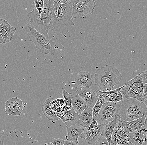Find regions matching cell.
Here are the masks:
<instances>
[{
	"instance_id": "obj_31",
	"label": "cell",
	"mask_w": 147,
	"mask_h": 145,
	"mask_svg": "<svg viewBox=\"0 0 147 145\" xmlns=\"http://www.w3.org/2000/svg\"><path fill=\"white\" fill-rule=\"evenodd\" d=\"M64 141L60 138H55L51 140V143L54 145H64Z\"/></svg>"
},
{
	"instance_id": "obj_11",
	"label": "cell",
	"mask_w": 147,
	"mask_h": 145,
	"mask_svg": "<svg viewBox=\"0 0 147 145\" xmlns=\"http://www.w3.org/2000/svg\"><path fill=\"white\" fill-rule=\"evenodd\" d=\"M133 145H146L147 143V118L145 124L133 133H129Z\"/></svg>"
},
{
	"instance_id": "obj_34",
	"label": "cell",
	"mask_w": 147,
	"mask_h": 145,
	"mask_svg": "<svg viewBox=\"0 0 147 145\" xmlns=\"http://www.w3.org/2000/svg\"><path fill=\"white\" fill-rule=\"evenodd\" d=\"M145 71L146 72L147 75V69ZM144 99H145V102L146 101H147V82L144 86Z\"/></svg>"
},
{
	"instance_id": "obj_3",
	"label": "cell",
	"mask_w": 147,
	"mask_h": 145,
	"mask_svg": "<svg viewBox=\"0 0 147 145\" xmlns=\"http://www.w3.org/2000/svg\"><path fill=\"white\" fill-rule=\"evenodd\" d=\"M122 78L118 69L114 66L106 65L100 68L96 67L94 85L98 86L102 91H108L119 84Z\"/></svg>"
},
{
	"instance_id": "obj_40",
	"label": "cell",
	"mask_w": 147,
	"mask_h": 145,
	"mask_svg": "<svg viewBox=\"0 0 147 145\" xmlns=\"http://www.w3.org/2000/svg\"><path fill=\"white\" fill-rule=\"evenodd\" d=\"M145 104L146 105L147 107V111H146L145 112V113H144V115H145V117L147 116V101H146L145 102Z\"/></svg>"
},
{
	"instance_id": "obj_9",
	"label": "cell",
	"mask_w": 147,
	"mask_h": 145,
	"mask_svg": "<svg viewBox=\"0 0 147 145\" xmlns=\"http://www.w3.org/2000/svg\"><path fill=\"white\" fill-rule=\"evenodd\" d=\"M23 100L18 98H11L5 103V113L9 115H21L24 109Z\"/></svg>"
},
{
	"instance_id": "obj_26",
	"label": "cell",
	"mask_w": 147,
	"mask_h": 145,
	"mask_svg": "<svg viewBox=\"0 0 147 145\" xmlns=\"http://www.w3.org/2000/svg\"><path fill=\"white\" fill-rule=\"evenodd\" d=\"M114 145H133V144L131 142L129 134L126 131L123 135L119 137Z\"/></svg>"
},
{
	"instance_id": "obj_4",
	"label": "cell",
	"mask_w": 147,
	"mask_h": 145,
	"mask_svg": "<svg viewBox=\"0 0 147 145\" xmlns=\"http://www.w3.org/2000/svg\"><path fill=\"white\" fill-rule=\"evenodd\" d=\"M120 120L130 121L140 118L146 111L144 103L134 98H125L120 101Z\"/></svg>"
},
{
	"instance_id": "obj_41",
	"label": "cell",
	"mask_w": 147,
	"mask_h": 145,
	"mask_svg": "<svg viewBox=\"0 0 147 145\" xmlns=\"http://www.w3.org/2000/svg\"><path fill=\"white\" fill-rule=\"evenodd\" d=\"M146 145H147V143Z\"/></svg>"
},
{
	"instance_id": "obj_22",
	"label": "cell",
	"mask_w": 147,
	"mask_h": 145,
	"mask_svg": "<svg viewBox=\"0 0 147 145\" xmlns=\"http://www.w3.org/2000/svg\"><path fill=\"white\" fill-rule=\"evenodd\" d=\"M16 31V28L9 25V26L1 31V33L5 44L11 42L13 39L14 35Z\"/></svg>"
},
{
	"instance_id": "obj_19",
	"label": "cell",
	"mask_w": 147,
	"mask_h": 145,
	"mask_svg": "<svg viewBox=\"0 0 147 145\" xmlns=\"http://www.w3.org/2000/svg\"><path fill=\"white\" fill-rule=\"evenodd\" d=\"M80 115L76 113L73 108L68 110L66 114L61 118L67 127L72 126L78 123Z\"/></svg>"
},
{
	"instance_id": "obj_15",
	"label": "cell",
	"mask_w": 147,
	"mask_h": 145,
	"mask_svg": "<svg viewBox=\"0 0 147 145\" xmlns=\"http://www.w3.org/2000/svg\"><path fill=\"white\" fill-rule=\"evenodd\" d=\"M52 101L53 99L52 97L49 96L42 105V111L45 116L49 121H51L53 123H55L57 121H58L60 118L51 107L50 103Z\"/></svg>"
},
{
	"instance_id": "obj_24",
	"label": "cell",
	"mask_w": 147,
	"mask_h": 145,
	"mask_svg": "<svg viewBox=\"0 0 147 145\" xmlns=\"http://www.w3.org/2000/svg\"><path fill=\"white\" fill-rule=\"evenodd\" d=\"M105 124H100L95 129L92 131L91 135L87 142L89 145H92L96 143V140L102 134L104 127Z\"/></svg>"
},
{
	"instance_id": "obj_17",
	"label": "cell",
	"mask_w": 147,
	"mask_h": 145,
	"mask_svg": "<svg viewBox=\"0 0 147 145\" xmlns=\"http://www.w3.org/2000/svg\"><path fill=\"white\" fill-rule=\"evenodd\" d=\"M120 120V116H116L114 119L106 124L104 127L101 135L105 137L107 139L109 145L112 144V136L113 131L117 124Z\"/></svg>"
},
{
	"instance_id": "obj_8",
	"label": "cell",
	"mask_w": 147,
	"mask_h": 145,
	"mask_svg": "<svg viewBox=\"0 0 147 145\" xmlns=\"http://www.w3.org/2000/svg\"><path fill=\"white\" fill-rule=\"evenodd\" d=\"M22 32L28 38V40L33 42L39 50L49 41L44 35L32 27L29 23L23 27Z\"/></svg>"
},
{
	"instance_id": "obj_27",
	"label": "cell",
	"mask_w": 147,
	"mask_h": 145,
	"mask_svg": "<svg viewBox=\"0 0 147 145\" xmlns=\"http://www.w3.org/2000/svg\"><path fill=\"white\" fill-rule=\"evenodd\" d=\"M92 130L90 127H85L84 129V131L83 132L82 134H81L80 137L81 138L85 139L87 141L89 139L90 137V136L91 135Z\"/></svg>"
},
{
	"instance_id": "obj_18",
	"label": "cell",
	"mask_w": 147,
	"mask_h": 145,
	"mask_svg": "<svg viewBox=\"0 0 147 145\" xmlns=\"http://www.w3.org/2000/svg\"><path fill=\"white\" fill-rule=\"evenodd\" d=\"M92 108L87 106L85 110L80 115L78 124L84 128L88 127L92 121Z\"/></svg>"
},
{
	"instance_id": "obj_7",
	"label": "cell",
	"mask_w": 147,
	"mask_h": 145,
	"mask_svg": "<svg viewBox=\"0 0 147 145\" xmlns=\"http://www.w3.org/2000/svg\"><path fill=\"white\" fill-rule=\"evenodd\" d=\"M96 4L94 0H81L73 7L72 19L87 18L88 14H92Z\"/></svg>"
},
{
	"instance_id": "obj_33",
	"label": "cell",
	"mask_w": 147,
	"mask_h": 145,
	"mask_svg": "<svg viewBox=\"0 0 147 145\" xmlns=\"http://www.w3.org/2000/svg\"><path fill=\"white\" fill-rule=\"evenodd\" d=\"M98 125L99 124H98L97 121H92L89 127L91 128L92 130H94V129H95L97 127Z\"/></svg>"
},
{
	"instance_id": "obj_38",
	"label": "cell",
	"mask_w": 147,
	"mask_h": 145,
	"mask_svg": "<svg viewBox=\"0 0 147 145\" xmlns=\"http://www.w3.org/2000/svg\"><path fill=\"white\" fill-rule=\"evenodd\" d=\"M3 134H4V133L0 132V145L4 144V143L3 142L2 138Z\"/></svg>"
},
{
	"instance_id": "obj_2",
	"label": "cell",
	"mask_w": 147,
	"mask_h": 145,
	"mask_svg": "<svg viewBox=\"0 0 147 145\" xmlns=\"http://www.w3.org/2000/svg\"><path fill=\"white\" fill-rule=\"evenodd\" d=\"M33 10L28 13L30 19V24L39 33L44 35L49 39V29L52 17V12L54 9V3L51 0H45L44 7L41 14L36 7L33 5Z\"/></svg>"
},
{
	"instance_id": "obj_29",
	"label": "cell",
	"mask_w": 147,
	"mask_h": 145,
	"mask_svg": "<svg viewBox=\"0 0 147 145\" xmlns=\"http://www.w3.org/2000/svg\"><path fill=\"white\" fill-rule=\"evenodd\" d=\"M62 96L64 97V100H65L71 102V100L73 98L74 95L72 93H68L64 88H62Z\"/></svg>"
},
{
	"instance_id": "obj_10",
	"label": "cell",
	"mask_w": 147,
	"mask_h": 145,
	"mask_svg": "<svg viewBox=\"0 0 147 145\" xmlns=\"http://www.w3.org/2000/svg\"><path fill=\"white\" fill-rule=\"evenodd\" d=\"M77 94L80 95L87 103V106L93 108L96 104L99 95L96 91L90 88V87H83L80 88L76 92Z\"/></svg>"
},
{
	"instance_id": "obj_39",
	"label": "cell",
	"mask_w": 147,
	"mask_h": 145,
	"mask_svg": "<svg viewBox=\"0 0 147 145\" xmlns=\"http://www.w3.org/2000/svg\"><path fill=\"white\" fill-rule=\"evenodd\" d=\"M0 44H2V45H4L5 44L4 40H3V38L1 34V32H0Z\"/></svg>"
},
{
	"instance_id": "obj_13",
	"label": "cell",
	"mask_w": 147,
	"mask_h": 145,
	"mask_svg": "<svg viewBox=\"0 0 147 145\" xmlns=\"http://www.w3.org/2000/svg\"><path fill=\"white\" fill-rule=\"evenodd\" d=\"M94 81V77L91 73L87 71H81L76 75L74 82L80 88L83 87H90Z\"/></svg>"
},
{
	"instance_id": "obj_16",
	"label": "cell",
	"mask_w": 147,
	"mask_h": 145,
	"mask_svg": "<svg viewBox=\"0 0 147 145\" xmlns=\"http://www.w3.org/2000/svg\"><path fill=\"white\" fill-rule=\"evenodd\" d=\"M146 118L145 115H143L140 118L133 121H123L125 130L128 133L135 132L145 124Z\"/></svg>"
},
{
	"instance_id": "obj_35",
	"label": "cell",
	"mask_w": 147,
	"mask_h": 145,
	"mask_svg": "<svg viewBox=\"0 0 147 145\" xmlns=\"http://www.w3.org/2000/svg\"><path fill=\"white\" fill-rule=\"evenodd\" d=\"M65 109H67V110H70L72 108V104H71V102L68 101L66 100L65 102Z\"/></svg>"
},
{
	"instance_id": "obj_30",
	"label": "cell",
	"mask_w": 147,
	"mask_h": 145,
	"mask_svg": "<svg viewBox=\"0 0 147 145\" xmlns=\"http://www.w3.org/2000/svg\"><path fill=\"white\" fill-rule=\"evenodd\" d=\"M95 144L96 145H109L108 141L106 138L103 136L101 135L96 140Z\"/></svg>"
},
{
	"instance_id": "obj_20",
	"label": "cell",
	"mask_w": 147,
	"mask_h": 145,
	"mask_svg": "<svg viewBox=\"0 0 147 145\" xmlns=\"http://www.w3.org/2000/svg\"><path fill=\"white\" fill-rule=\"evenodd\" d=\"M71 103L72 108L79 115L87 107L86 102L80 95L77 94L71 100Z\"/></svg>"
},
{
	"instance_id": "obj_37",
	"label": "cell",
	"mask_w": 147,
	"mask_h": 145,
	"mask_svg": "<svg viewBox=\"0 0 147 145\" xmlns=\"http://www.w3.org/2000/svg\"><path fill=\"white\" fill-rule=\"evenodd\" d=\"M77 144L75 142L71 140H67L64 141V145H74Z\"/></svg>"
},
{
	"instance_id": "obj_12",
	"label": "cell",
	"mask_w": 147,
	"mask_h": 145,
	"mask_svg": "<svg viewBox=\"0 0 147 145\" xmlns=\"http://www.w3.org/2000/svg\"><path fill=\"white\" fill-rule=\"evenodd\" d=\"M125 85L122 87L112 90L108 91L103 92L98 90H96V93L98 95H101L104 98L105 101L111 102H117L122 100L123 98V95L121 93V90Z\"/></svg>"
},
{
	"instance_id": "obj_21",
	"label": "cell",
	"mask_w": 147,
	"mask_h": 145,
	"mask_svg": "<svg viewBox=\"0 0 147 145\" xmlns=\"http://www.w3.org/2000/svg\"><path fill=\"white\" fill-rule=\"evenodd\" d=\"M126 131L124 128L123 121H120L117 124L113 131L112 136V144L114 145L116 140L120 136L123 135Z\"/></svg>"
},
{
	"instance_id": "obj_25",
	"label": "cell",
	"mask_w": 147,
	"mask_h": 145,
	"mask_svg": "<svg viewBox=\"0 0 147 145\" xmlns=\"http://www.w3.org/2000/svg\"><path fill=\"white\" fill-rule=\"evenodd\" d=\"M104 98L101 95H99L98 100L93 108H92V121H97V117L99 112L100 111L103 105L105 103Z\"/></svg>"
},
{
	"instance_id": "obj_36",
	"label": "cell",
	"mask_w": 147,
	"mask_h": 145,
	"mask_svg": "<svg viewBox=\"0 0 147 145\" xmlns=\"http://www.w3.org/2000/svg\"><path fill=\"white\" fill-rule=\"evenodd\" d=\"M81 1V0H68V1L72 5V7H74L76 6Z\"/></svg>"
},
{
	"instance_id": "obj_6",
	"label": "cell",
	"mask_w": 147,
	"mask_h": 145,
	"mask_svg": "<svg viewBox=\"0 0 147 145\" xmlns=\"http://www.w3.org/2000/svg\"><path fill=\"white\" fill-rule=\"evenodd\" d=\"M120 101L105 102L98 114L97 119L98 124H106L113 121L116 116L120 115Z\"/></svg>"
},
{
	"instance_id": "obj_14",
	"label": "cell",
	"mask_w": 147,
	"mask_h": 145,
	"mask_svg": "<svg viewBox=\"0 0 147 145\" xmlns=\"http://www.w3.org/2000/svg\"><path fill=\"white\" fill-rule=\"evenodd\" d=\"M66 130L67 133V135L65 137L66 139L75 142L78 144L79 143L78 138L84 131V127L81 126L78 123L75 125L67 127Z\"/></svg>"
},
{
	"instance_id": "obj_32",
	"label": "cell",
	"mask_w": 147,
	"mask_h": 145,
	"mask_svg": "<svg viewBox=\"0 0 147 145\" xmlns=\"http://www.w3.org/2000/svg\"><path fill=\"white\" fill-rule=\"evenodd\" d=\"M9 25H10V24L7 21L0 18V32L3 30L5 28L9 26Z\"/></svg>"
},
{
	"instance_id": "obj_1",
	"label": "cell",
	"mask_w": 147,
	"mask_h": 145,
	"mask_svg": "<svg viewBox=\"0 0 147 145\" xmlns=\"http://www.w3.org/2000/svg\"><path fill=\"white\" fill-rule=\"evenodd\" d=\"M73 7L69 2L54 8L50 22L49 29L55 34L67 37L71 26H75L72 19Z\"/></svg>"
},
{
	"instance_id": "obj_23",
	"label": "cell",
	"mask_w": 147,
	"mask_h": 145,
	"mask_svg": "<svg viewBox=\"0 0 147 145\" xmlns=\"http://www.w3.org/2000/svg\"><path fill=\"white\" fill-rule=\"evenodd\" d=\"M56 43L55 38L49 40L48 42L44 46L39 50L40 52L42 54L45 55H54L56 52Z\"/></svg>"
},
{
	"instance_id": "obj_5",
	"label": "cell",
	"mask_w": 147,
	"mask_h": 145,
	"mask_svg": "<svg viewBox=\"0 0 147 145\" xmlns=\"http://www.w3.org/2000/svg\"><path fill=\"white\" fill-rule=\"evenodd\" d=\"M147 79V73L144 71L126 82L121 90L123 98H134L145 103L144 86Z\"/></svg>"
},
{
	"instance_id": "obj_28",
	"label": "cell",
	"mask_w": 147,
	"mask_h": 145,
	"mask_svg": "<svg viewBox=\"0 0 147 145\" xmlns=\"http://www.w3.org/2000/svg\"><path fill=\"white\" fill-rule=\"evenodd\" d=\"M45 0H34L33 5L36 7L39 12V15L41 14L44 7Z\"/></svg>"
}]
</instances>
